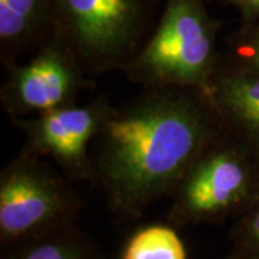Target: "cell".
<instances>
[{"mask_svg": "<svg viewBox=\"0 0 259 259\" xmlns=\"http://www.w3.org/2000/svg\"><path fill=\"white\" fill-rule=\"evenodd\" d=\"M225 134L207 94L143 90L114 107L94 140V186L114 214L139 219L151 204L170 197L194 161Z\"/></svg>", "mask_w": 259, "mask_h": 259, "instance_id": "6da1fadb", "label": "cell"}, {"mask_svg": "<svg viewBox=\"0 0 259 259\" xmlns=\"http://www.w3.org/2000/svg\"><path fill=\"white\" fill-rule=\"evenodd\" d=\"M222 20L204 0H164L157 23L122 74L143 90L183 88L207 94L221 64Z\"/></svg>", "mask_w": 259, "mask_h": 259, "instance_id": "7a4b0ae2", "label": "cell"}, {"mask_svg": "<svg viewBox=\"0 0 259 259\" xmlns=\"http://www.w3.org/2000/svg\"><path fill=\"white\" fill-rule=\"evenodd\" d=\"M164 0H54V33L91 76L120 71L157 23Z\"/></svg>", "mask_w": 259, "mask_h": 259, "instance_id": "3957f363", "label": "cell"}, {"mask_svg": "<svg viewBox=\"0 0 259 259\" xmlns=\"http://www.w3.org/2000/svg\"><path fill=\"white\" fill-rule=\"evenodd\" d=\"M259 196V161L226 133L187 170L170 196L176 228L238 218Z\"/></svg>", "mask_w": 259, "mask_h": 259, "instance_id": "277c9868", "label": "cell"}, {"mask_svg": "<svg viewBox=\"0 0 259 259\" xmlns=\"http://www.w3.org/2000/svg\"><path fill=\"white\" fill-rule=\"evenodd\" d=\"M47 158L19 153L0 171V243L9 248L71 225L82 199Z\"/></svg>", "mask_w": 259, "mask_h": 259, "instance_id": "5b68a950", "label": "cell"}, {"mask_svg": "<svg viewBox=\"0 0 259 259\" xmlns=\"http://www.w3.org/2000/svg\"><path fill=\"white\" fill-rule=\"evenodd\" d=\"M6 72L0 102L12 121L75 104L83 91L94 88V76L55 35Z\"/></svg>", "mask_w": 259, "mask_h": 259, "instance_id": "8992f818", "label": "cell"}, {"mask_svg": "<svg viewBox=\"0 0 259 259\" xmlns=\"http://www.w3.org/2000/svg\"><path fill=\"white\" fill-rule=\"evenodd\" d=\"M114 110L105 95L83 104H71L54 111L13 120L25 134L22 151L51 158L72 183L95 185L94 140Z\"/></svg>", "mask_w": 259, "mask_h": 259, "instance_id": "52a82bcc", "label": "cell"}, {"mask_svg": "<svg viewBox=\"0 0 259 259\" xmlns=\"http://www.w3.org/2000/svg\"><path fill=\"white\" fill-rule=\"evenodd\" d=\"M207 95L226 133L259 161V71L222 55Z\"/></svg>", "mask_w": 259, "mask_h": 259, "instance_id": "ba28073f", "label": "cell"}, {"mask_svg": "<svg viewBox=\"0 0 259 259\" xmlns=\"http://www.w3.org/2000/svg\"><path fill=\"white\" fill-rule=\"evenodd\" d=\"M54 33V0H0V64L25 61Z\"/></svg>", "mask_w": 259, "mask_h": 259, "instance_id": "9c48e42d", "label": "cell"}, {"mask_svg": "<svg viewBox=\"0 0 259 259\" xmlns=\"http://www.w3.org/2000/svg\"><path fill=\"white\" fill-rule=\"evenodd\" d=\"M3 259H107L98 243L76 223L8 248Z\"/></svg>", "mask_w": 259, "mask_h": 259, "instance_id": "30bf717a", "label": "cell"}, {"mask_svg": "<svg viewBox=\"0 0 259 259\" xmlns=\"http://www.w3.org/2000/svg\"><path fill=\"white\" fill-rule=\"evenodd\" d=\"M120 259H187L185 243L171 223H153L130 235Z\"/></svg>", "mask_w": 259, "mask_h": 259, "instance_id": "8fae6325", "label": "cell"}, {"mask_svg": "<svg viewBox=\"0 0 259 259\" xmlns=\"http://www.w3.org/2000/svg\"><path fill=\"white\" fill-rule=\"evenodd\" d=\"M222 55L232 64L259 71V19L242 22L228 37Z\"/></svg>", "mask_w": 259, "mask_h": 259, "instance_id": "7c38bea8", "label": "cell"}, {"mask_svg": "<svg viewBox=\"0 0 259 259\" xmlns=\"http://www.w3.org/2000/svg\"><path fill=\"white\" fill-rule=\"evenodd\" d=\"M231 238V252L246 259H259V196L236 218Z\"/></svg>", "mask_w": 259, "mask_h": 259, "instance_id": "4fadbf2b", "label": "cell"}, {"mask_svg": "<svg viewBox=\"0 0 259 259\" xmlns=\"http://www.w3.org/2000/svg\"><path fill=\"white\" fill-rule=\"evenodd\" d=\"M218 2L238 10L242 22H250L259 19V0H218Z\"/></svg>", "mask_w": 259, "mask_h": 259, "instance_id": "5bb4252c", "label": "cell"}, {"mask_svg": "<svg viewBox=\"0 0 259 259\" xmlns=\"http://www.w3.org/2000/svg\"><path fill=\"white\" fill-rule=\"evenodd\" d=\"M223 259H246V258H243V256H241V255H236V253L231 252L226 258H223Z\"/></svg>", "mask_w": 259, "mask_h": 259, "instance_id": "9a60e30c", "label": "cell"}]
</instances>
